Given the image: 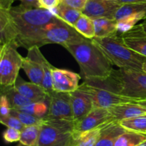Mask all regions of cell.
<instances>
[{
    "mask_svg": "<svg viewBox=\"0 0 146 146\" xmlns=\"http://www.w3.org/2000/svg\"><path fill=\"white\" fill-rule=\"evenodd\" d=\"M64 47L78 62L84 80L104 79L111 74L113 64L91 39L85 37L66 44Z\"/></svg>",
    "mask_w": 146,
    "mask_h": 146,
    "instance_id": "cell-1",
    "label": "cell"
},
{
    "mask_svg": "<svg viewBox=\"0 0 146 146\" xmlns=\"http://www.w3.org/2000/svg\"><path fill=\"white\" fill-rule=\"evenodd\" d=\"M84 38L85 37L73 26L59 19L55 22L19 35L16 40L15 46L17 48L21 47L27 50L34 46L40 47L49 44H57L64 47Z\"/></svg>",
    "mask_w": 146,
    "mask_h": 146,
    "instance_id": "cell-2",
    "label": "cell"
},
{
    "mask_svg": "<svg viewBox=\"0 0 146 146\" xmlns=\"http://www.w3.org/2000/svg\"><path fill=\"white\" fill-rule=\"evenodd\" d=\"M91 40L112 64L119 68L143 71V64L146 57L127 47L121 34H115L104 38L94 37Z\"/></svg>",
    "mask_w": 146,
    "mask_h": 146,
    "instance_id": "cell-3",
    "label": "cell"
},
{
    "mask_svg": "<svg viewBox=\"0 0 146 146\" xmlns=\"http://www.w3.org/2000/svg\"><path fill=\"white\" fill-rule=\"evenodd\" d=\"M81 85L90 93L94 108L108 109L113 106L131 102H136L119 94L116 85L111 77L104 79L84 80Z\"/></svg>",
    "mask_w": 146,
    "mask_h": 146,
    "instance_id": "cell-4",
    "label": "cell"
},
{
    "mask_svg": "<svg viewBox=\"0 0 146 146\" xmlns=\"http://www.w3.org/2000/svg\"><path fill=\"white\" fill-rule=\"evenodd\" d=\"M10 14L18 33L17 37L34 29L55 22L60 19L51 10L39 7L25 8L20 5L11 7Z\"/></svg>",
    "mask_w": 146,
    "mask_h": 146,
    "instance_id": "cell-5",
    "label": "cell"
},
{
    "mask_svg": "<svg viewBox=\"0 0 146 146\" xmlns=\"http://www.w3.org/2000/svg\"><path fill=\"white\" fill-rule=\"evenodd\" d=\"M110 77L120 94L135 101L146 100V73L143 71L113 69Z\"/></svg>",
    "mask_w": 146,
    "mask_h": 146,
    "instance_id": "cell-6",
    "label": "cell"
},
{
    "mask_svg": "<svg viewBox=\"0 0 146 146\" xmlns=\"http://www.w3.org/2000/svg\"><path fill=\"white\" fill-rule=\"evenodd\" d=\"M74 122L43 119L36 146H67L74 133Z\"/></svg>",
    "mask_w": 146,
    "mask_h": 146,
    "instance_id": "cell-7",
    "label": "cell"
},
{
    "mask_svg": "<svg viewBox=\"0 0 146 146\" xmlns=\"http://www.w3.org/2000/svg\"><path fill=\"white\" fill-rule=\"evenodd\" d=\"M24 57L17 47L10 44L0 45V84L1 87L14 86L22 67Z\"/></svg>",
    "mask_w": 146,
    "mask_h": 146,
    "instance_id": "cell-8",
    "label": "cell"
},
{
    "mask_svg": "<svg viewBox=\"0 0 146 146\" xmlns=\"http://www.w3.org/2000/svg\"><path fill=\"white\" fill-rule=\"evenodd\" d=\"M48 104V113L43 117L44 120L74 122L70 93L54 91L49 95Z\"/></svg>",
    "mask_w": 146,
    "mask_h": 146,
    "instance_id": "cell-9",
    "label": "cell"
},
{
    "mask_svg": "<svg viewBox=\"0 0 146 146\" xmlns=\"http://www.w3.org/2000/svg\"><path fill=\"white\" fill-rule=\"evenodd\" d=\"M14 1V0H0V45L10 44L16 47L18 33L10 14Z\"/></svg>",
    "mask_w": 146,
    "mask_h": 146,
    "instance_id": "cell-10",
    "label": "cell"
},
{
    "mask_svg": "<svg viewBox=\"0 0 146 146\" xmlns=\"http://www.w3.org/2000/svg\"><path fill=\"white\" fill-rule=\"evenodd\" d=\"M113 116L108 109L94 108L86 116L76 122L74 125V133H83L98 128L114 121Z\"/></svg>",
    "mask_w": 146,
    "mask_h": 146,
    "instance_id": "cell-11",
    "label": "cell"
},
{
    "mask_svg": "<svg viewBox=\"0 0 146 146\" xmlns=\"http://www.w3.org/2000/svg\"><path fill=\"white\" fill-rule=\"evenodd\" d=\"M121 6L116 0H88L82 14L92 19L97 18L115 19V14Z\"/></svg>",
    "mask_w": 146,
    "mask_h": 146,
    "instance_id": "cell-12",
    "label": "cell"
},
{
    "mask_svg": "<svg viewBox=\"0 0 146 146\" xmlns=\"http://www.w3.org/2000/svg\"><path fill=\"white\" fill-rule=\"evenodd\" d=\"M39 48L34 46L29 49L27 56L23 60L21 68L25 72L30 82L41 85L44 77V70L41 63L43 54Z\"/></svg>",
    "mask_w": 146,
    "mask_h": 146,
    "instance_id": "cell-13",
    "label": "cell"
},
{
    "mask_svg": "<svg viewBox=\"0 0 146 146\" xmlns=\"http://www.w3.org/2000/svg\"><path fill=\"white\" fill-rule=\"evenodd\" d=\"M53 89L56 92H72L79 87L80 74L64 69L53 67Z\"/></svg>",
    "mask_w": 146,
    "mask_h": 146,
    "instance_id": "cell-14",
    "label": "cell"
},
{
    "mask_svg": "<svg viewBox=\"0 0 146 146\" xmlns=\"http://www.w3.org/2000/svg\"><path fill=\"white\" fill-rule=\"evenodd\" d=\"M70 97L73 116L76 123L94 109L93 100L90 93L81 84L76 90L70 92Z\"/></svg>",
    "mask_w": 146,
    "mask_h": 146,
    "instance_id": "cell-15",
    "label": "cell"
},
{
    "mask_svg": "<svg viewBox=\"0 0 146 146\" xmlns=\"http://www.w3.org/2000/svg\"><path fill=\"white\" fill-rule=\"evenodd\" d=\"M121 36L127 47L146 57V31L142 24H136Z\"/></svg>",
    "mask_w": 146,
    "mask_h": 146,
    "instance_id": "cell-16",
    "label": "cell"
},
{
    "mask_svg": "<svg viewBox=\"0 0 146 146\" xmlns=\"http://www.w3.org/2000/svg\"><path fill=\"white\" fill-rule=\"evenodd\" d=\"M14 86L19 92L32 101L48 102L49 95L40 84L24 81L19 76Z\"/></svg>",
    "mask_w": 146,
    "mask_h": 146,
    "instance_id": "cell-17",
    "label": "cell"
},
{
    "mask_svg": "<svg viewBox=\"0 0 146 146\" xmlns=\"http://www.w3.org/2000/svg\"><path fill=\"white\" fill-rule=\"evenodd\" d=\"M115 120L121 122L123 120L131 119L146 113V107L136 102L122 103L108 108Z\"/></svg>",
    "mask_w": 146,
    "mask_h": 146,
    "instance_id": "cell-18",
    "label": "cell"
},
{
    "mask_svg": "<svg viewBox=\"0 0 146 146\" xmlns=\"http://www.w3.org/2000/svg\"><path fill=\"white\" fill-rule=\"evenodd\" d=\"M126 130L120 122L116 120L111 122L101 127L95 146H114L117 138Z\"/></svg>",
    "mask_w": 146,
    "mask_h": 146,
    "instance_id": "cell-19",
    "label": "cell"
},
{
    "mask_svg": "<svg viewBox=\"0 0 146 146\" xmlns=\"http://www.w3.org/2000/svg\"><path fill=\"white\" fill-rule=\"evenodd\" d=\"M102 127L83 133H74L67 146H95Z\"/></svg>",
    "mask_w": 146,
    "mask_h": 146,
    "instance_id": "cell-20",
    "label": "cell"
},
{
    "mask_svg": "<svg viewBox=\"0 0 146 146\" xmlns=\"http://www.w3.org/2000/svg\"><path fill=\"white\" fill-rule=\"evenodd\" d=\"M93 20L95 27V37L104 38L118 34L117 21L115 19L97 18Z\"/></svg>",
    "mask_w": 146,
    "mask_h": 146,
    "instance_id": "cell-21",
    "label": "cell"
},
{
    "mask_svg": "<svg viewBox=\"0 0 146 146\" xmlns=\"http://www.w3.org/2000/svg\"><path fill=\"white\" fill-rule=\"evenodd\" d=\"M51 11L63 21L73 27L82 14V11L70 7L64 1L56 8L51 9Z\"/></svg>",
    "mask_w": 146,
    "mask_h": 146,
    "instance_id": "cell-22",
    "label": "cell"
},
{
    "mask_svg": "<svg viewBox=\"0 0 146 146\" xmlns=\"http://www.w3.org/2000/svg\"><path fill=\"white\" fill-rule=\"evenodd\" d=\"M131 16H138L146 19V4H121L120 8L115 14V19H120Z\"/></svg>",
    "mask_w": 146,
    "mask_h": 146,
    "instance_id": "cell-23",
    "label": "cell"
},
{
    "mask_svg": "<svg viewBox=\"0 0 146 146\" xmlns=\"http://www.w3.org/2000/svg\"><path fill=\"white\" fill-rule=\"evenodd\" d=\"M1 93L7 96L11 104V109L21 108L34 102V101L29 100L19 92L15 89L14 86L1 87Z\"/></svg>",
    "mask_w": 146,
    "mask_h": 146,
    "instance_id": "cell-24",
    "label": "cell"
},
{
    "mask_svg": "<svg viewBox=\"0 0 146 146\" xmlns=\"http://www.w3.org/2000/svg\"><path fill=\"white\" fill-rule=\"evenodd\" d=\"M41 125L25 126L21 131L20 143L25 146H36L41 131Z\"/></svg>",
    "mask_w": 146,
    "mask_h": 146,
    "instance_id": "cell-25",
    "label": "cell"
},
{
    "mask_svg": "<svg viewBox=\"0 0 146 146\" xmlns=\"http://www.w3.org/2000/svg\"><path fill=\"white\" fill-rule=\"evenodd\" d=\"M146 140V134L126 130L117 138L114 146H138Z\"/></svg>",
    "mask_w": 146,
    "mask_h": 146,
    "instance_id": "cell-26",
    "label": "cell"
},
{
    "mask_svg": "<svg viewBox=\"0 0 146 146\" xmlns=\"http://www.w3.org/2000/svg\"><path fill=\"white\" fill-rule=\"evenodd\" d=\"M78 32L87 39L95 37V27L94 20L85 14H82L74 25Z\"/></svg>",
    "mask_w": 146,
    "mask_h": 146,
    "instance_id": "cell-27",
    "label": "cell"
},
{
    "mask_svg": "<svg viewBox=\"0 0 146 146\" xmlns=\"http://www.w3.org/2000/svg\"><path fill=\"white\" fill-rule=\"evenodd\" d=\"M120 123L125 130L146 134V113L133 118L123 120Z\"/></svg>",
    "mask_w": 146,
    "mask_h": 146,
    "instance_id": "cell-28",
    "label": "cell"
},
{
    "mask_svg": "<svg viewBox=\"0 0 146 146\" xmlns=\"http://www.w3.org/2000/svg\"><path fill=\"white\" fill-rule=\"evenodd\" d=\"M41 63L43 65L44 70V77H43L41 87L45 90L48 95L54 92L53 89V77H52V69L54 66L51 65L49 62L44 57V55L41 56Z\"/></svg>",
    "mask_w": 146,
    "mask_h": 146,
    "instance_id": "cell-29",
    "label": "cell"
},
{
    "mask_svg": "<svg viewBox=\"0 0 146 146\" xmlns=\"http://www.w3.org/2000/svg\"><path fill=\"white\" fill-rule=\"evenodd\" d=\"M15 110L43 118L48 113V104L47 102L44 101L34 102L28 105Z\"/></svg>",
    "mask_w": 146,
    "mask_h": 146,
    "instance_id": "cell-30",
    "label": "cell"
},
{
    "mask_svg": "<svg viewBox=\"0 0 146 146\" xmlns=\"http://www.w3.org/2000/svg\"><path fill=\"white\" fill-rule=\"evenodd\" d=\"M10 115L17 117L24 126L34 125H41L43 122V118L36 117L28 113L19 111L15 109H11Z\"/></svg>",
    "mask_w": 146,
    "mask_h": 146,
    "instance_id": "cell-31",
    "label": "cell"
},
{
    "mask_svg": "<svg viewBox=\"0 0 146 146\" xmlns=\"http://www.w3.org/2000/svg\"><path fill=\"white\" fill-rule=\"evenodd\" d=\"M0 122H1V124L7 126V127L17 129L20 131H21L25 127L17 117L12 115H9L7 117H0Z\"/></svg>",
    "mask_w": 146,
    "mask_h": 146,
    "instance_id": "cell-32",
    "label": "cell"
},
{
    "mask_svg": "<svg viewBox=\"0 0 146 146\" xmlns=\"http://www.w3.org/2000/svg\"><path fill=\"white\" fill-rule=\"evenodd\" d=\"M3 138L7 143L18 142L21 138V131L11 127H7L3 133Z\"/></svg>",
    "mask_w": 146,
    "mask_h": 146,
    "instance_id": "cell-33",
    "label": "cell"
},
{
    "mask_svg": "<svg viewBox=\"0 0 146 146\" xmlns=\"http://www.w3.org/2000/svg\"><path fill=\"white\" fill-rule=\"evenodd\" d=\"M11 107L9 101L7 96L1 93V99H0V117H7L11 113Z\"/></svg>",
    "mask_w": 146,
    "mask_h": 146,
    "instance_id": "cell-34",
    "label": "cell"
},
{
    "mask_svg": "<svg viewBox=\"0 0 146 146\" xmlns=\"http://www.w3.org/2000/svg\"><path fill=\"white\" fill-rule=\"evenodd\" d=\"M63 0H38L39 8L51 10L55 9L61 4Z\"/></svg>",
    "mask_w": 146,
    "mask_h": 146,
    "instance_id": "cell-35",
    "label": "cell"
},
{
    "mask_svg": "<svg viewBox=\"0 0 146 146\" xmlns=\"http://www.w3.org/2000/svg\"><path fill=\"white\" fill-rule=\"evenodd\" d=\"M63 1L70 7L82 11L88 0H63Z\"/></svg>",
    "mask_w": 146,
    "mask_h": 146,
    "instance_id": "cell-36",
    "label": "cell"
},
{
    "mask_svg": "<svg viewBox=\"0 0 146 146\" xmlns=\"http://www.w3.org/2000/svg\"><path fill=\"white\" fill-rule=\"evenodd\" d=\"M20 6L25 8H38V0H21Z\"/></svg>",
    "mask_w": 146,
    "mask_h": 146,
    "instance_id": "cell-37",
    "label": "cell"
},
{
    "mask_svg": "<svg viewBox=\"0 0 146 146\" xmlns=\"http://www.w3.org/2000/svg\"><path fill=\"white\" fill-rule=\"evenodd\" d=\"M121 4H146V0H116Z\"/></svg>",
    "mask_w": 146,
    "mask_h": 146,
    "instance_id": "cell-38",
    "label": "cell"
},
{
    "mask_svg": "<svg viewBox=\"0 0 146 146\" xmlns=\"http://www.w3.org/2000/svg\"><path fill=\"white\" fill-rule=\"evenodd\" d=\"M137 103H138L141 105L143 106V107H146V100H141V101H136Z\"/></svg>",
    "mask_w": 146,
    "mask_h": 146,
    "instance_id": "cell-39",
    "label": "cell"
},
{
    "mask_svg": "<svg viewBox=\"0 0 146 146\" xmlns=\"http://www.w3.org/2000/svg\"><path fill=\"white\" fill-rule=\"evenodd\" d=\"M141 24H142L144 30L146 31V19H145L143 20V21L142 23H141Z\"/></svg>",
    "mask_w": 146,
    "mask_h": 146,
    "instance_id": "cell-40",
    "label": "cell"
},
{
    "mask_svg": "<svg viewBox=\"0 0 146 146\" xmlns=\"http://www.w3.org/2000/svg\"><path fill=\"white\" fill-rule=\"evenodd\" d=\"M143 71L146 73V60L145 61V62L143 63Z\"/></svg>",
    "mask_w": 146,
    "mask_h": 146,
    "instance_id": "cell-41",
    "label": "cell"
},
{
    "mask_svg": "<svg viewBox=\"0 0 146 146\" xmlns=\"http://www.w3.org/2000/svg\"><path fill=\"white\" fill-rule=\"evenodd\" d=\"M138 146H146V140H145V141L143 142V143H141Z\"/></svg>",
    "mask_w": 146,
    "mask_h": 146,
    "instance_id": "cell-42",
    "label": "cell"
},
{
    "mask_svg": "<svg viewBox=\"0 0 146 146\" xmlns=\"http://www.w3.org/2000/svg\"><path fill=\"white\" fill-rule=\"evenodd\" d=\"M19 146H21V145H19Z\"/></svg>",
    "mask_w": 146,
    "mask_h": 146,
    "instance_id": "cell-43",
    "label": "cell"
},
{
    "mask_svg": "<svg viewBox=\"0 0 146 146\" xmlns=\"http://www.w3.org/2000/svg\"><path fill=\"white\" fill-rule=\"evenodd\" d=\"M14 1H16V0H14ZM19 1H21V0H19Z\"/></svg>",
    "mask_w": 146,
    "mask_h": 146,
    "instance_id": "cell-44",
    "label": "cell"
}]
</instances>
